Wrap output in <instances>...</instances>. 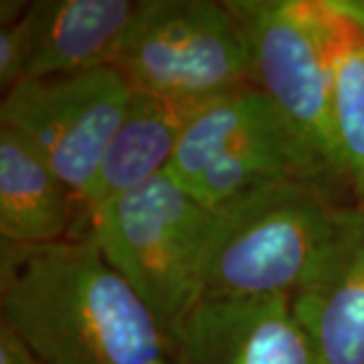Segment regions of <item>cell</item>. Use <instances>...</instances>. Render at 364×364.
Listing matches in <instances>:
<instances>
[{"label":"cell","instance_id":"1","mask_svg":"<svg viewBox=\"0 0 364 364\" xmlns=\"http://www.w3.org/2000/svg\"><path fill=\"white\" fill-rule=\"evenodd\" d=\"M0 247V324L39 364H176L168 332L90 237Z\"/></svg>","mask_w":364,"mask_h":364},{"label":"cell","instance_id":"2","mask_svg":"<svg viewBox=\"0 0 364 364\" xmlns=\"http://www.w3.org/2000/svg\"><path fill=\"white\" fill-rule=\"evenodd\" d=\"M334 186L261 184L213 207L203 299L296 296L318 286L350 247L364 207Z\"/></svg>","mask_w":364,"mask_h":364},{"label":"cell","instance_id":"3","mask_svg":"<svg viewBox=\"0 0 364 364\" xmlns=\"http://www.w3.org/2000/svg\"><path fill=\"white\" fill-rule=\"evenodd\" d=\"M213 208L166 172L87 215L85 237L146 301L174 342L203 299Z\"/></svg>","mask_w":364,"mask_h":364},{"label":"cell","instance_id":"4","mask_svg":"<svg viewBox=\"0 0 364 364\" xmlns=\"http://www.w3.org/2000/svg\"><path fill=\"white\" fill-rule=\"evenodd\" d=\"M114 69L132 93L203 105L253 85L245 33L227 2L146 0Z\"/></svg>","mask_w":364,"mask_h":364},{"label":"cell","instance_id":"5","mask_svg":"<svg viewBox=\"0 0 364 364\" xmlns=\"http://www.w3.org/2000/svg\"><path fill=\"white\" fill-rule=\"evenodd\" d=\"M227 6L245 33L253 85L348 186L334 128L332 67L318 0H231Z\"/></svg>","mask_w":364,"mask_h":364},{"label":"cell","instance_id":"6","mask_svg":"<svg viewBox=\"0 0 364 364\" xmlns=\"http://www.w3.org/2000/svg\"><path fill=\"white\" fill-rule=\"evenodd\" d=\"M130 97L114 67L21 79L4 91L0 126L18 134L81 205Z\"/></svg>","mask_w":364,"mask_h":364},{"label":"cell","instance_id":"7","mask_svg":"<svg viewBox=\"0 0 364 364\" xmlns=\"http://www.w3.org/2000/svg\"><path fill=\"white\" fill-rule=\"evenodd\" d=\"M176 364H316L291 296L205 298L174 336Z\"/></svg>","mask_w":364,"mask_h":364},{"label":"cell","instance_id":"8","mask_svg":"<svg viewBox=\"0 0 364 364\" xmlns=\"http://www.w3.org/2000/svg\"><path fill=\"white\" fill-rule=\"evenodd\" d=\"M146 0L33 2L35 43L25 79L112 67Z\"/></svg>","mask_w":364,"mask_h":364},{"label":"cell","instance_id":"9","mask_svg":"<svg viewBox=\"0 0 364 364\" xmlns=\"http://www.w3.org/2000/svg\"><path fill=\"white\" fill-rule=\"evenodd\" d=\"M85 237V213L47 162L0 126V243L41 247Z\"/></svg>","mask_w":364,"mask_h":364},{"label":"cell","instance_id":"10","mask_svg":"<svg viewBox=\"0 0 364 364\" xmlns=\"http://www.w3.org/2000/svg\"><path fill=\"white\" fill-rule=\"evenodd\" d=\"M198 107L132 93L126 116L107 144L95 178L81 200L85 225L93 208L166 172L186 124Z\"/></svg>","mask_w":364,"mask_h":364},{"label":"cell","instance_id":"11","mask_svg":"<svg viewBox=\"0 0 364 364\" xmlns=\"http://www.w3.org/2000/svg\"><path fill=\"white\" fill-rule=\"evenodd\" d=\"M291 304L316 364H364V221L338 265Z\"/></svg>","mask_w":364,"mask_h":364},{"label":"cell","instance_id":"12","mask_svg":"<svg viewBox=\"0 0 364 364\" xmlns=\"http://www.w3.org/2000/svg\"><path fill=\"white\" fill-rule=\"evenodd\" d=\"M332 67V114L346 181L364 207V2L318 0Z\"/></svg>","mask_w":364,"mask_h":364},{"label":"cell","instance_id":"13","mask_svg":"<svg viewBox=\"0 0 364 364\" xmlns=\"http://www.w3.org/2000/svg\"><path fill=\"white\" fill-rule=\"evenodd\" d=\"M286 126L294 124L255 85L225 93L200 105L188 119L166 174L186 188L229 146L251 134Z\"/></svg>","mask_w":364,"mask_h":364},{"label":"cell","instance_id":"14","mask_svg":"<svg viewBox=\"0 0 364 364\" xmlns=\"http://www.w3.org/2000/svg\"><path fill=\"white\" fill-rule=\"evenodd\" d=\"M33 43L35 13L31 2L28 11L21 18L0 25V85L4 91L25 79L33 57Z\"/></svg>","mask_w":364,"mask_h":364},{"label":"cell","instance_id":"15","mask_svg":"<svg viewBox=\"0 0 364 364\" xmlns=\"http://www.w3.org/2000/svg\"><path fill=\"white\" fill-rule=\"evenodd\" d=\"M0 364H39L11 328L0 324Z\"/></svg>","mask_w":364,"mask_h":364}]
</instances>
